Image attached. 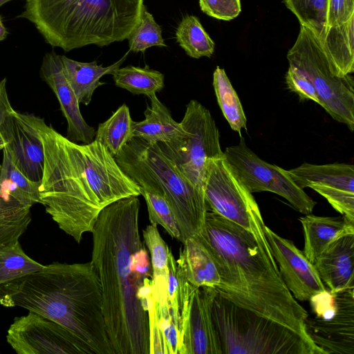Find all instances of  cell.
<instances>
[{"instance_id":"cell-39","label":"cell","mask_w":354,"mask_h":354,"mask_svg":"<svg viewBox=\"0 0 354 354\" xmlns=\"http://www.w3.org/2000/svg\"><path fill=\"white\" fill-rule=\"evenodd\" d=\"M354 16V0H328L326 27L339 25Z\"/></svg>"},{"instance_id":"cell-10","label":"cell","mask_w":354,"mask_h":354,"mask_svg":"<svg viewBox=\"0 0 354 354\" xmlns=\"http://www.w3.org/2000/svg\"><path fill=\"white\" fill-rule=\"evenodd\" d=\"M180 123L187 132L185 137L157 145L190 182L203 189L207 161L224 155L218 129L209 109L196 100L187 104Z\"/></svg>"},{"instance_id":"cell-35","label":"cell","mask_w":354,"mask_h":354,"mask_svg":"<svg viewBox=\"0 0 354 354\" xmlns=\"http://www.w3.org/2000/svg\"><path fill=\"white\" fill-rule=\"evenodd\" d=\"M129 51L143 52L152 46H166L162 35L161 27L155 21L146 7L140 22L127 39Z\"/></svg>"},{"instance_id":"cell-3","label":"cell","mask_w":354,"mask_h":354,"mask_svg":"<svg viewBox=\"0 0 354 354\" xmlns=\"http://www.w3.org/2000/svg\"><path fill=\"white\" fill-rule=\"evenodd\" d=\"M196 236L218 268L219 294L289 328L317 347L305 332L308 312L288 289L271 252L252 234L209 209Z\"/></svg>"},{"instance_id":"cell-38","label":"cell","mask_w":354,"mask_h":354,"mask_svg":"<svg viewBox=\"0 0 354 354\" xmlns=\"http://www.w3.org/2000/svg\"><path fill=\"white\" fill-rule=\"evenodd\" d=\"M199 4L207 15L225 21L234 19L241 10L240 0H199Z\"/></svg>"},{"instance_id":"cell-25","label":"cell","mask_w":354,"mask_h":354,"mask_svg":"<svg viewBox=\"0 0 354 354\" xmlns=\"http://www.w3.org/2000/svg\"><path fill=\"white\" fill-rule=\"evenodd\" d=\"M319 43L335 75L342 77L354 72V16L328 27Z\"/></svg>"},{"instance_id":"cell-24","label":"cell","mask_w":354,"mask_h":354,"mask_svg":"<svg viewBox=\"0 0 354 354\" xmlns=\"http://www.w3.org/2000/svg\"><path fill=\"white\" fill-rule=\"evenodd\" d=\"M128 52L120 59L109 66L98 65L95 61L82 62L60 55L64 75L80 104L88 105L94 91L104 84L100 78L112 74L126 59Z\"/></svg>"},{"instance_id":"cell-43","label":"cell","mask_w":354,"mask_h":354,"mask_svg":"<svg viewBox=\"0 0 354 354\" xmlns=\"http://www.w3.org/2000/svg\"><path fill=\"white\" fill-rule=\"evenodd\" d=\"M10 1H12V0H0V7L1 6H3L4 3H6Z\"/></svg>"},{"instance_id":"cell-29","label":"cell","mask_w":354,"mask_h":354,"mask_svg":"<svg viewBox=\"0 0 354 354\" xmlns=\"http://www.w3.org/2000/svg\"><path fill=\"white\" fill-rule=\"evenodd\" d=\"M213 87L218 106L231 129L241 136L247 129V118L240 99L225 70L216 66L213 73Z\"/></svg>"},{"instance_id":"cell-13","label":"cell","mask_w":354,"mask_h":354,"mask_svg":"<svg viewBox=\"0 0 354 354\" xmlns=\"http://www.w3.org/2000/svg\"><path fill=\"white\" fill-rule=\"evenodd\" d=\"M224 156L251 192H270L284 198L299 212L311 214L317 203L298 187L284 169L260 158L240 136L237 145L227 147Z\"/></svg>"},{"instance_id":"cell-15","label":"cell","mask_w":354,"mask_h":354,"mask_svg":"<svg viewBox=\"0 0 354 354\" xmlns=\"http://www.w3.org/2000/svg\"><path fill=\"white\" fill-rule=\"evenodd\" d=\"M6 340L18 354H94L90 346L70 330L30 311L15 318Z\"/></svg>"},{"instance_id":"cell-27","label":"cell","mask_w":354,"mask_h":354,"mask_svg":"<svg viewBox=\"0 0 354 354\" xmlns=\"http://www.w3.org/2000/svg\"><path fill=\"white\" fill-rule=\"evenodd\" d=\"M133 123L128 106L122 104L109 118L99 124L94 140L115 157L133 138Z\"/></svg>"},{"instance_id":"cell-14","label":"cell","mask_w":354,"mask_h":354,"mask_svg":"<svg viewBox=\"0 0 354 354\" xmlns=\"http://www.w3.org/2000/svg\"><path fill=\"white\" fill-rule=\"evenodd\" d=\"M177 278L182 315L180 354H222L212 315L216 288L192 285L178 267Z\"/></svg>"},{"instance_id":"cell-42","label":"cell","mask_w":354,"mask_h":354,"mask_svg":"<svg viewBox=\"0 0 354 354\" xmlns=\"http://www.w3.org/2000/svg\"><path fill=\"white\" fill-rule=\"evenodd\" d=\"M4 147H5V142L3 140V138H1V136H0V150L3 149Z\"/></svg>"},{"instance_id":"cell-17","label":"cell","mask_w":354,"mask_h":354,"mask_svg":"<svg viewBox=\"0 0 354 354\" xmlns=\"http://www.w3.org/2000/svg\"><path fill=\"white\" fill-rule=\"evenodd\" d=\"M264 234L283 282L297 301H310L327 290L315 266L292 241L283 238L267 225Z\"/></svg>"},{"instance_id":"cell-12","label":"cell","mask_w":354,"mask_h":354,"mask_svg":"<svg viewBox=\"0 0 354 354\" xmlns=\"http://www.w3.org/2000/svg\"><path fill=\"white\" fill-rule=\"evenodd\" d=\"M147 307L150 354H180L181 301L176 261L173 255L169 257L167 270L153 273Z\"/></svg>"},{"instance_id":"cell-18","label":"cell","mask_w":354,"mask_h":354,"mask_svg":"<svg viewBox=\"0 0 354 354\" xmlns=\"http://www.w3.org/2000/svg\"><path fill=\"white\" fill-rule=\"evenodd\" d=\"M5 147L18 168L31 180L41 183L44 153L30 113L14 110L0 127Z\"/></svg>"},{"instance_id":"cell-26","label":"cell","mask_w":354,"mask_h":354,"mask_svg":"<svg viewBox=\"0 0 354 354\" xmlns=\"http://www.w3.org/2000/svg\"><path fill=\"white\" fill-rule=\"evenodd\" d=\"M41 183L30 180L15 164L9 153L3 149L0 170V189L21 203L32 207L41 204L39 196Z\"/></svg>"},{"instance_id":"cell-40","label":"cell","mask_w":354,"mask_h":354,"mask_svg":"<svg viewBox=\"0 0 354 354\" xmlns=\"http://www.w3.org/2000/svg\"><path fill=\"white\" fill-rule=\"evenodd\" d=\"M6 83V77L0 80V127L15 110L8 98Z\"/></svg>"},{"instance_id":"cell-41","label":"cell","mask_w":354,"mask_h":354,"mask_svg":"<svg viewBox=\"0 0 354 354\" xmlns=\"http://www.w3.org/2000/svg\"><path fill=\"white\" fill-rule=\"evenodd\" d=\"M8 34V32L3 24L2 17L0 15V41L4 40Z\"/></svg>"},{"instance_id":"cell-9","label":"cell","mask_w":354,"mask_h":354,"mask_svg":"<svg viewBox=\"0 0 354 354\" xmlns=\"http://www.w3.org/2000/svg\"><path fill=\"white\" fill-rule=\"evenodd\" d=\"M203 189L209 210L252 234L263 248L271 252L258 204L224 155L207 161Z\"/></svg>"},{"instance_id":"cell-20","label":"cell","mask_w":354,"mask_h":354,"mask_svg":"<svg viewBox=\"0 0 354 354\" xmlns=\"http://www.w3.org/2000/svg\"><path fill=\"white\" fill-rule=\"evenodd\" d=\"M313 264L330 292L354 288V233L343 235L332 242Z\"/></svg>"},{"instance_id":"cell-1","label":"cell","mask_w":354,"mask_h":354,"mask_svg":"<svg viewBox=\"0 0 354 354\" xmlns=\"http://www.w3.org/2000/svg\"><path fill=\"white\" fill-rule=\"evenodd\" d=\"M138 196L119 199L100 213L91 263L100 283L106 329L115 354H150L147 297L153 283L139 230Z\"/></svg>"},{"instance_id":"cell-32","label":"cell","mask_w":354,"mask_h":354,"mask_svg":"<svg viewBox=\"0 0 354 354\" xmlns=\"http://www.w3.org/2000/svg\"><path fill=\"white\" fill-rule=\"evenodd\" d=\"M178 45L191 57H210L214 50V42L207 33L196 16L186 15L176 30Z\"/></svg>"},{"instance_id":"cell-33","label":"cell","mask_w":354,"mask_h":354,"mask_svg":"<svg viewBox=\"0 0 354 354\" xmlns=\"http://www.w3.org/2000/svg\"><path fill=\"white\" fill-rule=\"evenodd\" d=\"M328 0H283L297 18L300 26L305 27L321 41L325 35Z\"/></svg>"},{"instance_id":"cell-16","label":"cell","mask_w":354,"mask_h":354,"mask_svg":"<svg viewBox=\"0 0 354 354\" xmlns=\"http://www.w3.org/2000/svg\"><path fill=\"white\" fill-rule=\"evenodd\" d=\"M301 189L309 187L325 198L342 216L354 221V165L304 162L287 170Z\"/></svg>"},{"instance_id":"cell-34","label":"cell","mask_w":354,"mask_h":354,"mask_svg":"<svg viewBox=\"0 0 354 354\" xmlns=\"http://www.w3.org/2000/svg\"><path fill=\"white\" fill-rule=\"evenodd\" d=\"M151 224L162 226L175 239L180 241V233L172 209L166 198L160 193L145 187H140Z\"/></svg>"},{"instance_id":"cell-28","label":"cell","mask_w":354,"mask_h":354,"mask_svg":"<svg viewBox=\"0 0 354 354\" xmlns=\"http://www.w3.org/2000/svg\"><path fill=\"white\" fill-rule=\"evenodd\" d=\"M111 75L116 86L135 95L149 97L160 92L165 85L164 75L147 65L143 68L132 65L119 67Z\"/></svg>"},{"instance_id":"cell-21","label":"cell","mask_w":354,"mask_h":354,"mask_svg":"<svg viewBox=\"0 0 354 354\" xmlns=\"http://www.w3.org/2000/svg\"><path fill=\"white\" fill-rule=\"evenodd\" d=\"M304 235V253L314 263L317 257L340 236L354 233V221L345 216H322L312 214L299 218Z\"/></svg>"},{"instance_id":"cell-23","label":"cell","mask_w":354,"mask_h":354,"mask_svg":"<svg viewBox=\"0 0 354 354\" xmlns=\"http://www.w3.org/2000/svg\"><path fill=\"white\" fill-rule=\"evenodd\" d=\"M148 97L150 105H147L144 111L145 119L133 123V138L154 145L185 137L187 132L180 122L174 120L170 111L160 101L156 93Z\"/></svg>"},{"instance_id":"cell-37","label":"cell","mask_w":354,"mask_h":354,"mask_svg":"<svg viewBox=\"0 0 354 354\" xmlns=\"http://www.w3.org/2000/svg\"><path fill=\"white\" fill-rule=\"evenodd\" d=\"M285 77L287 88L297 93L301 100H310L319 104L318 95L313 83L301 71L289 65Z\"/></svg>"},{"instance_id":"cell-22","label":"cell","mask_w":354,"mask_h":354,"mask_svg":"<svg viewBox=\"0 0 354 354\" xmlns=\"http://www.w3.org/2000/svg\"><path fill=\"white\" fill-rule=\"evenodd\" d=\"M183 244L176 266L187 281L196 287H218L220 274L208 249L196 236L186 239Z\"/></svg>"},{"instance_id":"cell-31","label":"cell","mask_w":354,"mask_h":354,"mask_svg":"<svg viewBox=\"0 0 354 354\" xmlns=\"http://www.w3.org/2000/svg\"><path fill=\"white\" fill-rule=\"evenodd\" d=\"M44 267L25 253L19 240L0 246V286Z\"/></svg>"},{"instance_id":"cell-11","label":"cell","mask_w":354,"mask_h":354,"mask_svg":"<svg viewBox=\"0 0 354 354\" xmlns=\"http://www.w3.org/2000/svg\"><path fill=\"white\" fill-rule=\"evenodd\" d=\"M309 302L313 315L304 322L309 339L323 354H354V288L327 289Z\"/></svg>"},{"instance_id":"cell-36","label":"cell","mask_w":354,"mask_h":354,"mask_svg":"<svg viewBox=\"0 0 354 354\" xmlns=\"http://www.w3.org/2000/svg\"><path fill=\"white\" fill-rule=\"evenodd\" d=\"M142 236L149 252L153 273L167 270L171 250L160 236L157 225H147L142 230Z\"/></svg>"},{"instance_id":"cell-30","label":"cell","mask_w":354,"mask_h":354,"mask_svg":"<svg viewBox=\"0 0 354 354\" xmlns=\"http://www.w3.org/2000/svg\"><path fill=\"white\" fill-rule=\"evenodd\" d=\"M30 206L0 189V246L19 240L31 221Z\"/></svg>"},{"instance_id":"cell-6","label":"cell","mask_w":354,"mask_h":354,"mask_svg":"<svg viewBox=\"0 0 354 354\" xmlns=\"http://www.w3.org/2000/svg\"><path fill=\"white\" fill-rule=\"evenodd\" d=\"M115 158L140 187L166 198L177 221L182 243L200 233L209 210L203 189L190 182L157 144L133 138Z\"/></svg>"},{"instance_id":"cell-44","label":"cell","mask_w":354,"mask_h":354,"mask_svg":"<svg viewBox=\"0 0 354 354\" xmlns=\"http://www.w3.org/2000/svg\"><path fill=\"white\" fill-rule=\"evenodd\" d=\"M0 170H1V164H0Z\"/></svg>"},{"instance_id":"cell-7","label":"cell","mask_w":354,"mask_h":354,"mask_svg":"<svg viewBox=\"0 0 354 354\" xmlns=\"http://www.w3.org/2000/svg\"><path fill=\"white\" fill-rule=\"evenodd\" d=\"M212 315L222 354H322L289 328L235 304L218 292Z\"/></svg>"},{"instance_id":"cell-4","label":"cell","mask_w":354,"mask_h":354,"mask_svg":"<svg viewBox=\"0 0 354 354\" xmlns=\"http://www.w3.org/2000/svg\"><path fill=\"white\" fill-rule=\"evenodd\" d=\"M0 305L21 307L59 323L94 354H115L106 329L100 283L91 261L53 262L2 285Z\"/></svg>"},{"instance_id":"cell-5","label":"cell","mask_w":354,"mask_h":354,"mask_svg":"<svg viewBox=\"0 0 354 354\" xmlns=\"http://www.w3.org/2000/svg\"><path fill=\"white\" fill-rule=\"evenodd\" d=\"M144 0H26L17 17L65 52L127 39L140 22Z\"/></svg>"},{"instance_id":"cell-19","label":"cell","mask_w":354,"mask_h":354,"mask_svg":"<svg viewBox=\"0 0 354 354\" xmlns=\"http://www.w3.org/2000/svg\"><path fill=\"white\" fill-rule=\"evenodd\" d=\"M40 76L58 100L67 122L66 137L82 144L93 142L95 129L88 124L81 113L80 102L64 75L60 55L53 52L45 54L40 68Z\"/></svg>"},{"instance_id":"cell-2","label":"cell","mask_w":354,"mask_h":354,"mask_svg":"<svg viewBox=\"0 0 354 354\" xmlns=\"http://www.w3.org/2000/svg\"><path fill=\"white\" fill-rule=\"evenodd\" d=\"M41 141V205L59 228L78 243L92 232L101 211L123 198L141 195L140 187L98 141L79 144L30 113Z\"/></svg>"},{"instance_id":"cell-8","label":"cell","mask_w":354,"mask_h":354,"mask_svg":"<svg viewBox=\"0 0 354 354\" xmlns=\"http://www.w3.org/2000/svg\"><path fill=\"white\" fill-rule=\"evenodd\" d=\"M289 65L301 71L313 83L319 105L337 122L354 130V79L351 74L335 75L317 39L300 26L287 53Z\"/></svg>"}]
</instances>
